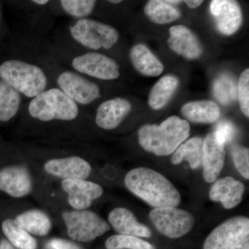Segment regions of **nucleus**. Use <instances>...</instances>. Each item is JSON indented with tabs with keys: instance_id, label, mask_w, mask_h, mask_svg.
I'll return each instance as SVG.
<instances>
[{
	"instance_id": "f257e3e1",
	"label": "nucleus",
	"mask_w": 249,
	"mask_h": 249,
	"mask_svg": "<svg viewBox=\"0 0 249 249\" xmlns=\"http://www.w3.org/2000/svg\"><path fill=\"white\" fill-rule=\"evenodd\" d=\"M129 191L152 207H177L181 196L175 186L161 174L147 168H134L124 178Z\"/></svg>"
},
{
	"instance_id": "f03ea898",
	"label": "nucleus",
	"mask_w": 249,
	"mask_h": 249,
	"mask_svg": "<svg viewBox=\"0 0 249 249\" xmlns=\"http://www.w3.org/2000/svg\"><path fill=\"white\" fill-rule=\"evenodd\" d=\"M191 127L186 120L170 116L160 125L145 124L139 131L141 146L157 156L171 155L190 136Z\"/></svg>"
},
{
	"instance_id": "7ed1b4c3",
	"label": "nucleus",
	"mask_w": 249,
	"mask_h": 249,
	"mask_svg": "<svg viewBox=\"0 0 249 249\" xmlns=\"http://www.w3.org/2000/svg\"><path fill=\"white\" fill-rule=\"evenodd\" d=\"M0 79L31 99L43 92L48 85V78L40 67L18 59L0 64Z\"/></svg>"
},
{
	"instance_id": "20e7f679",
	"label": "nucleus",
	"mask_w": 249,
	"mask_h": 249,
	"mask_svg": "<svg viewBox=\"0 0 249 249\" xmlns=\"http://www.w3.org/2000/svg\"><path fill=\"white\" fill-rule=\"evenodd\" d=\"M28 111L31 117L42 122L71 121L79 115V106L59 88H53L32 98Z\"/></svg>"
},
{
	"instance_id": "39448f33",
	"label": "nucleus",
	"mask_w": 249,
	"mask_h": 249,
	"mask_svg": "<svg viewBox=\"0 0 249 249\" xmlns=\"http://www.w3.org/2000/svg\"><path fill=\"white\" fill-rule=\"evenodd\" d=\"M70 32L79 45L94 51L111 49L119 39L114 27L89 18L78 19L70 26Z\"/></svg>"
},
{
	"instance_id": "423d86ee",
	"label": "nucleus",
	"mask_w": 249,
	"mask_h": 249,
	"mask_svg": "<svg viewBox=\"0 0 249 249\" xmlns=\"http://www.w3.org/2000/svg\"><path fill=\"white\" fill-rule=\"evenodd\" d=\"M62 218L69 236L78 242H92L110 230L109 224L92 211H67L62 214Z\"/></svg>"
},
{
	"instance_id": "0eeeda50",
	"label": "nucleus",
	"mask_w": 249,
	"mask_h": 249,
	"mask_svg": "<svg viewBox=\"0 0 249 249\" xmlns=\"http://www.w3.org/2000/svg\"><path fill=\"white\" fill-rule=\"evenodd\" d=\"M249 237V218L237 216L215 228L205 241L204 249H240Z\"/></svg>"
},
{
	"instance_id": "6e6552de",
	"label": "nucleus",
	"mask_w": 249,
	"mask_h": 249,
	"mask_svg": "<svg viewBox=\"0 0 249 249\" xmlns=\"http://www.w3.org/2000/svg\"><path fill=\"white\" fill-rule=\"evenodd\" d=\"M149 217L159 232L173 239L186 235L195 224L193 214L176 207L154 209L150 211Z\"/></svg>"
},
{
	"instance_id": "1a4fd4ad",
	"label": "nucleus",
	"mask_w": 249,
	"mask_h": 249,
	"mask_svg": "<svg viewBox=\"0 0 249 249\" xmlns=\"http://www.w3.org/2000/svg\"><path fill=\"white\" fill-rule=\"evenodd\" d=\"M71 66L82 75L102 80H114L120 76V67L114 59L98 52H88L73 58Z\"/></svg>"
},
{
	"instance_id": "9d476101",
	"label": "nucleus",
	"mask_w": 249,
	"mask_h": 249,
	"mask_svg": "<svg viewBox=\"0 0 249 249\" xmlns=\"http://www.w3.org/2000/svg\"><path fill=\"white\" fill-rule=\"evenodd\" d=\"M56 82L58 88L78 106H88L101 96L96 83L75 71H62Z\"/></svg>"
},
{
	"instance_id": "9b49d317",
	"label": "nucleus",
	"mask_w": 249,
	"mask_h": 249,
	"mask_svg": "<svg viewBox=\"0 0 249 249\" xmlns=\"http://www.w3.org/2000/svg\"><path fill=\"white\" fill-rule=\"evenodd\" d=\"M62 188L68 195L69 204L78 211L88 209L103 193L100 185L83 179H64Z\"/></svg>"
},
{
	"instance_id": "f8f14e48",
	"label": "nucleus",
	"mask_w": 249,
	"mask_h": 249,
	"mask_svg": "<svg viewBox=\"0 0 249 249\" xmlns=\"http://www.w3.org/2000/svg\"><path fill=\"white\" fill-rule=\"evenodd\" d=\"M218 31L226 36L235 34L241 27L242 14L238 3L232 0H213L210 5Z\"/></svg>"
},
{
	"instance_id": "ddd939ff",
	"label": "nucleus",
	"mask_w": 249,
	"mask_h": 249,
	"mask_svg": "<svg viewBox=\"0 0 249 249\" xmlns=\"http://www.w3.org/2000/svg\"><path fill=\"white\" fill-rule=\"evenodd\" d=\"M224 145L218 141L214 132L205 137L203 142L202 163L204 178L206 182L217 179L225 162Z\"/></svg>"
},
{
	"instance_id": "4468645a",
	"label": "nucleus",
	"mask_w": 249,
	"mask_h": 249,
	"mask_svg": "<svg viewBox=\"0 0 249 249\" xmlns=\"http://www.w3.org/2000/svg\"><path fill=\"white\" fill-rule=\"evenodd\" d=\"M0 190L15 198L28 196L32 190V180L27 168L9 165L0 170Z\"/></svg>"
},
{
	"instance_id": "2eb2a0df",
	"label": "nucleus",
	"mask_w": 249,
	"mask_h": 249,
	"mask_svg": "<svg viewBox=\"0 0 249 249\" xmlns=\"http://www.w3.org/2000/svg\"><path fill=\"white\" fill-rule=\"evenodd\" d=\"M44 169L47 173L64 179L85 180L91 172L89 163L76 156L49 160L45 163Z\"/></svg>"
},
{
	"instance_id": "dca6fc26",
	"label": "nucleus",
	"mask_w": 249,
	"mask_h": 249,
	"mask_svg": "<svg viewBox=\"0 0 249 249\" xmlns=\"http://www.w3.org/2000/svg\"><path fill=\"white\" fill-rule=\"evenodd\" d=\"M132 109L130 102L124 98H111L100 105L96 111V124L106 130L116 128Z\"/></svg>"
},
{
	"instance_id": "f3484780",
	"label": "nucleus",
	"mask_w": 249,
	"mask_h": 249,
	"mask_svg": "<svg viewBox=\"0 0 249 249\" xmlns=\"http://www.w3.org/2000/svg\"><path fill=\"white\" fill-rule=\"evenodd\" d=\"M168 40L170 48L187 59L195 60L202 54V47L193 31L183 25L173 26L169 29Z\"/></svg>"
},
{
	"instance_id": "a211bd4d",
	"label": "nucleus",
	"mask_w": 249,
	"mask_h": 249,
	"mask_svg": "<svg viewBox=\"0 0 249 249\" xmlns=\"http://www.w3.org/2000/svg\"><path fill=\"white\" fill-rule=\"evenodd\" d=\"M245 191L243 183L231 177L214 181L210 191V199L222 203L226 209H231L240 204Z\"/></svg>"
},
{
	"instance_id": "6ab92c4d",
	"label": "nucleus",
	"mask_w": 249,
	"mask_h": 249,
	"mask_svg": "<svg viewBox=\"0 0 249 249\" xmlns=\"http://www.w3.org/2000/svg\"><path fill=\"white\" fill-rule=\"evenodd\" d=\"M108 219L119 235L134 236L137 237H150V229L141 224L129 210L116 208L109 213Z\"/></svg>"
},
{
	"instance_id": "aec40b11",
	"label": "nucleus",
	"mask_w": 249,
	"mask_h": 249,
	"mask_svg": "<svg viewBox=\"0 0 249 249\" xmlns=\"http://www.w3.org/2000/svg\"><path fill=\"white\" fill-rule=\"evenodd\" d=\"M129 58L134 68L146 76H158L164 70L163 65L143 44H137L131 49Z\"/></svg>"
},
{
	"instance_id": "412c9836",
	"label": "nucleus",
	"mask_w": 249,
	"mask_h": 249,
	"mask_svg": "<svg viewBox=\"0 0 249 249\" xmlns=\"http://www.w3.org/2000/svg\"><path fill=\"white\" fill-rule=\"evenodd\" d=\"M184 117L193 123L211 124L219 119L220 109L212 101H193L185 104L181 108Z\"/></svg>"
},
{
	"instance_id": "4be33fe9",
	"label": "nucleus",
	"mask_w": 249,
	"mask_h": 249,
	"mask_svg": "<svg viewBox=\"0 0 249 249\" xmlns=\"http://www.w3.org/2000/svg\"><path fill=\"white\" fill-rule=\"evenodd\" d=\"M203 142L201 137H193L182 142L174 152L171 159L173 164H180L186 160L192 169L199 168L202 163Z\"/></svg>"
},
{
	"instance_id": "5701e85b",
	"label": "nucleus",
	"mask_w": 249,
	"mask_h": 249,
	"mask_svg": "<svg viewBox=\"0 0 249 249\" xmlns=\"http://www.w3.org/2000/svg\"><path fill=\"white\" fill-rule=\"evenodd\" d=\"M178 78L172 75H166L155 85L149 95L148 103L152 109L159 110L166 106L178 86Z\"/></svg>"
},
{
	"instance_id": "b1692460",
	"label": "nucleus",
	"mask_w": 249,
	"mask_h": 249,
	"mask_svg": "<svg viewBox=\"0 0 249 249\" xmlns=\"http://www.w3.org/2000/svg\"><path fill=\"white\" fill-rule=\"evenodd\" d=\"M15 220L19 227L33 235L45 236L52 229V222L48 216L38 210L22 213Z\"/></svg>"
},
{
	"instance_id": "393cba45",
	"label": "nucleus",
	"mask_w": 249,
	"mask_h": 249,
	"mask_svg": "<svg viewBox=\"0 0 249 249\" xmlns=\"http://www.w3.org/2000/svg\"><path fill=\"white\" fill-rule=\"evenodd\" d=\"M22 104V95L0 79V122L6 123L17 115Z\"/></svg>"
},
{
	"instance_id": "a878e982",
	"label": "nucleus",
	"mask_w": 249,
	"mask_h": 249,
	"mask_svg": "<svg viewBox=\"0 0 249 249\" xmlns=\"http://www.w3.org/2000/svg\"><path fill=\"white\" fill-rule=\"evenodd\" d=\"M145 14L155 24H168L176 20L181 16L176 8L168 4L165 1L151 0L145 5Z\"/></svg>"
},
{
	"instance_id": "bb28decb",
	"label": "nucleus",
	"mask_w": 249,
	"mask_h": 249,
	"mask_svg": "<svg viewBox=\"0 0 249 249\" xmlns=\"http://www.w3.org/2000/svg\"><path fill=\"white\" fill-rule=\"evenodd\" d=\"M1 229L8 240L19 249H36L37 242L30 233L22 229L15 219H6L1 224Z\"/></svg>"
},
{
	"instance_id": "cd10ccee",
	"label": "nucleus",
	"mask_w": 249,
	"mask_h": 249,
	"mask_svg": "<svg viewBox=\"0 0 249 249\" xmlns=\"http://www.w3.org/2000/svg\"><path fill=\"white\" fill-rule=\"evenodd\" d=\"M214 96L222 105H229L237 96V87L235 80L229 75L219 76L213 85Z\"/></svg>"
},
{
	"instance_id": "c85d7f7f",
	"label": "nucleus",
	"mask_w": 249,
	"mask_h": 249,
	"mask_svg": "<svg viewBox=\"0 0 249 249\" xmlns=\"http://www.w3.org/2000/svg\"><path fill=\"white\" fill-rule=\"evenodd\" d=\"M106 247L107 249H156L151 244L139 237L124 235L111 236L106 240Z\"/></svg>"
},
{
	"instance_id": "c756f323",
	"label": "nucleus",
	"mask_w": 249,
	"mask_h": 249,
	"mask_svg": "<svg viewBox=\"0 0 249 249\" xmlns=\"http://www.w3.org/2000/svg\"><path fill=\"white\" fill-rule=\"evenodd\" d=\"M62 9L71 17L83 19L93 12L96 1L93 0H61L59 1Z\"/></svg>"
},
{
	"instance_id": "7c9ffc66",
	"label": "nucleus",
	"mask_w": 249,
	"mask_h": 249,
	"mask_svg": "<svg viewBox=\"0 0 249 249\" xmlns=\"http://www.w3.org/2000/svg\"><path fill=\"white\" fill-rule=\"evenodd\" d=\"M232 160L236 168L247 179L249 178V148L240 145H232L231 148Z\"/></svg>"
},
{
	"instance_id": "2f4dec72",
	"label": "nucleus",
	"mask_w": 249,
	"mask_h": 249,
	"mask_svg": "<svg viewBox=\"0 0 249 249\" xmlns=\"http://www.w3.org/2000/svg\"><path fill=\"white\" fill-rule=\"evenodd\" d=\"M237 95L240 109L247 118L249 116V70L242 72L239 78Z\"/></svg>"
},
{
	"instance_id": "473e14b6",
	"label": "nucleus",
	"mask_w": 249,
	"mask_h": 249,
	"mask_svg": "<svg viewBox=\"0 0 249 249\" xmlns=\"http://www.w3.org/2000/svg\"><path fill=\"white\" fill-rule=\"evenodd\" d=\"M216 137L223 145L231 142L236 134L235 126L229 121H224L217 124L214 132Z\"/></svg>"
},
{
	"instance_id": "72a5a7b5",
	"label": "nucleus",
	"mask_w": 249,
	"mask_h": 249,
	"mask_svg": "<svg viewBox=\"0 0 249 249\" xmlns=\"http://www.w3.org/2000/svg\"><path fill=\"white\" fill-rule=\"evenodd\" d=\"M46 249H81L73 242L63 239H52L45 245Z\"/></svg>"
},
{
	"instance_id": "f704fd0d",
	"label": "nucleus",
	"mask_w": 249,
	"mask_h": 249,
	"mask_svg": "<svg viewBox=\"0 0 249 249\" xmlns=\"http://www.w3.org/2000/svg\"><path fill=\"white\" fill-rule=\"evenodd\" d=\"M184 2L191 9H196V8L199 7L200 5L202 4L203 1H201V0H186Z\"/></svg>"
},
{
	"instance_id": "c9c22d12",
	"label": "nucleus",
	"mask_w": 249,
	"mask_h": 249,
	"mask_svg": "<svg viewBox=\"0 0 249 249\" xmlns=\"http://www.w3.org/2000/svg\"><path fill=\"white\" fill-rule=\"evenodd\" d=\"M0 249H14L9 242L6 240L0 241Z\"/></svg>"
},
{
	"instance_id": "e433bc0d",
	"label": "nucleus",
	"mask_w": 249,
	"mask_h": 249,
	"mask_svg": "<svg viewBox=\"0 0 249 249\" xmlns=\"http://www.w3.org/2000/svg\"><path fill=\"white\" fill-rule=\"evenodd\" d=\"M32 2L35 4L39 5V6H44V5L48 4L49 1H47V0H34Z\"/></svg>"
},
{
	"instance_id": "4c0bfd02",
	"label": "nucleus",
	"mask_w": 249,
	"mask_h": 249,
	"mask_svg": "<svg viewBox=\"0 0 249 249\" xmlns=\"http://www.w3.org/2000/svg\"><path fill=\"white\" fill-rule=\"evenodd\" d=\"M166 1V2L169 4H179V3L181 2V1H176V0H175V1H174V0H168V1Z\"/></svg>"
},
{
	"instance_id": "58836bf2",
	"label": "nucleus",
	"mask_w": 249,
	"mask_h": 249,
	"mask_svg": "<svg viewBox=\"0 0 249 249\" xmlns=\"http://www.w3.org/2000/svg\"><path fill=\"white\" fill-rule=\"evenodd\" d=\"M108 2L111 3V4H119V3L122 2V1H120V0H118V1H108Z\"/></svg>"
},
{
	"instance_id": "ea45409f",
	"label": "nucleus",
	"mask_w": 249,
	"mask_h": 249,
	"mask_svg": "<svg viewBox=\"0 0 249 249\" xmlns=\"http://www.w3.org/2000/svg\"><path fill=\"white\" fill-rule=\"evenodd\" d=\"M249 242H247L240 249H249Z\"/></svg>"
},
{
	"instance_id": "a19ab883",
	"label": "nucleus",
	"mask_w": 249,
	"mask_h": 249,
	"mask_svg": "<svg viewBox=\"0 0 249 249\" xmlns=\"http://www.w3.org/2000/svg\"><path fill=\"white\" fill-rule=\"evenodd\" d=\"M1 10H0V23H1Z\"/></svg>"
}]
</instances>
